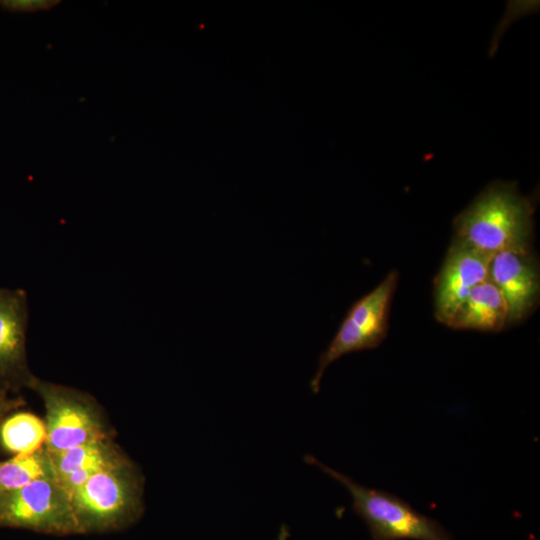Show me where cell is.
<instances>
[{
  "label": "cell",
  "instance_id": "1",
  "mask_svg": "<svg viewBox=\"0 0 540 540\" xmlns=\"http://www.w3.org/2000/svg\"><path fill=\"white\" fill-rule=\"evenodd\" d=\"M532 201L516 183L495 182L454 221L455 239L484 253L528 252L533 232Z\"/></svg>",
  "mask_w": 540,
  "mask_h": 540
},
{
  "label": "cell",
  "instance_id": "2",
  "mask_svg": "<svg viewBox=\"0 0 540 540\" xmlns=\"http://www.w3.org/2000/svg\"><path fill=\"white\" fill-rule=\"evenodd\" d=\"M132 463L124 460L103 468L71 494L81 533L122 527L136 519L142 507V483Z\"/></svg>",
  "mask_w": 540,
  "mask_h": 540
},
{
  "label": "cell",
  "instance_id": "3",
  "mask_svg": "<svg viewBox=\"0 0 540 540\" xmlns=\"http://www.w3.org/2000/svg\"><path fill=\"white\" fill-rule=\"evenodd\" d=\"M305 460L348 490L352 508L366 523L373 540H455L438 521L421 514L401 498L367 488L311 455Z\"/></svg>",
  "mask_w": 540,
  "mask_h": 540
},
{
  "label": "cell",
  "instance_id": "4",
  "mask_svg": "<svg viewBox=\"0 0 540 540\" xmlns=\"http://www.w3.org/2000/svg\"><path fill=\"white\" fill-rule=\"evenodd\" d=\"M28 388L39 395L45 407V448L48 452L110 439L100 408L88 394L36 376Z\"/></svg>",
  "mask_w": 540,
  "mask_h": 540
},
{
  "label": "cell",
  "instance_id": "5",
  "mask_svg": "<svg viewBox=\"0 0 540 540\" xmlns=\"http://www.w3.org/2000/svg\"><path fill=\"white\" fill-rule=\"evenodd\" d=\"M397 280V272L391 271L349 308L336 334L319 356L317 370L310 381L313 393L319 392L323 374L331 363L348 353L376 348L385 339Z\"/></svg>",
  "mask_w": 540,
  "mask_h": 540
},
{
  "label": "cell",
  "instance_id": "6",
  "mask_svg": "<svg viewBox=\"0 0 540 540\" xmlns=\"http://www.w3.org/2000/svg\"><path fill=\"white\" fill-rule=\"evenodd\" d=\"M0 527L49 534H80L71 495L55 476L0 492Z\"/></svg>",
  "mask_w": 540,
  "mask_h": 540
},
{
  "label": "cell",
  "instance_id": "7",
  "mask_svg": "<svg viewBox=\"0 0 540 540\" xmlns=\"http://www.w3.org/2000/svg\"><path fill=\"white\" fill-rule=\"evenodd\" d=\"M493 255L454 239L434 283L436 319L447 325L470 292L489 278Z\"/></svg>",
  "mask_w": 540,
  "mask_h": 540
},
{
  "label": "cell",
  "instance_id": "8",
  "mask_svg": "<svg viewBox=\"0 0 540 540\" xmlns=\"http://www.w3.org/2000/svg\"><path fill=\"white\" fill-rule=\"evenodd\" d=\"M27 294L0 288V389L18 392L29 387L34 375L26 355Z\"/></svg>",
  "mask_w": 540,
  "mask_h": 540
},
{
  "label": "cell",
  "instance_id": "9",
  "mask_svg": "<svg viewBox=\"0 0 540 540\" xmlns=\"http://www.w3.org/2000/svg\"><path fill=\"white\" fill-rule=\"evenodd\" d=\"M489 279L505 299L507 325L522 321L535 309L540 283L538 266L531 251L494 254L489 264Z\"/></svg>",
  "mask_w": 540,
  "mask_h": 540
},
{
  "label": "cell",
  "instance_id": "10",
  "mask_svg": "<svg viewBox=\"0 0 540 540\" xmlns=\"http://www.w3.org/2000/svg\"><path fill=\"white\" fill-rule=\"evenodd\" d=\"M49 454L56 479L70 495L98 471L125 459L111 439Z\"/></svg>",
  "mask_w": 540,
  "mask_h": 540
},
{
  "label": "cell",
  "instance_id": "11",
  "mask_svg": "<svg viewBox=\"0 0 540 540\" xmlns=\"http://www.w3.org/2000/svg\"><path fill=\"white\" fill-rule=\"evenodd\" d=\"M507 318L505 299L488 278L470 292L448 326L454 329L499 332L507 325Z\"/></svg>",
  "mask_w": 540,
  "mask_h": 540
},
{
  "label": "cell",
  "instance_id": "12",
  "mask_svg": "<svg viewBox=\"0 0 540 540\" xmlns=\"http://www.w3.org/2000/svg\"><path fill=\"white\" fill-rule=\"evenodd\" d=\"M46 428L33 413L19 411L0 423V447L14 455L33 453L45 446Z\"/></svg>",
  "mask_w": 540,
  "mask_h": 540
},
{
  "label": "cell",
  "instance_id": "13",
  "mask_svg": "<svg viewBox=\"0 0 540 540\" xmlns=\"http://www.w3.org/2000/svg\"><path fill=\"white\" fill-rule=\"evenodd\" d=\"M55 476L50 454L41 449L0 462V492L19 489L35 480Z\"/></svg>",
  "mask_w": 540,
  "mask_h": 540
},
{
  "label": "cell",
  "instance_id": "14",
  "mask_svg": "<svg viewBox=\"0 0 540 540\" xmlns=\"http://www.w3.org/2000/svg\"><path fill=\"white\" fill-rule=\"evenodd\" d=\"M58 3L59 1L54 0H3L0 1V6L11 12L23 13L47 10Z\"/></svg>",
  "mask_w": 540,
  "mask_h": 540
},
{
  "label": "cell",
  "instance_id": "15",
  "mask_svg": "<svg viewBox=\"0 0 540 540\" xmlns=\"http://www.w3.org/2000/svg\"><path fill=\"white\" fill-rule=\"evenodd\" d=\"M22 404V398L10 397L8 391L0 389V423L12 410L18 408Z\"/></svg>",
  "mask_w": 540,
  "mask_h": 540
}]
</instances>
